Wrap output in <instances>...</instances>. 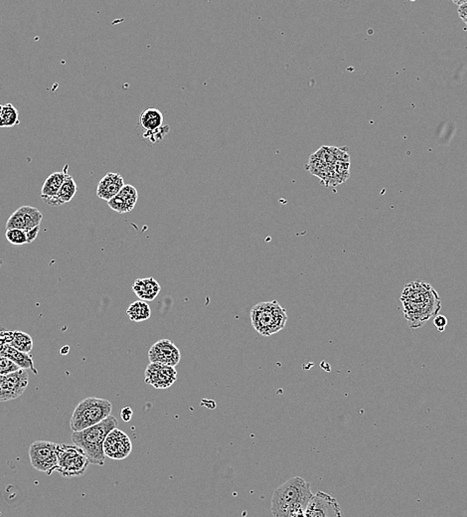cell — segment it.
I'll return each mask as SVG.
<instances>
[{
    "label": "cell",
    "mask_w": 467,
    "mask_h": 517,
    "mask_svg": "<svg viewBox=\"0 0 467 517\" xmlns=\"http://www.w3.org/2000/svg\"><path fill=\"white\" fill-rule=\"evenodd\" d=\"M20 369L12 361L7 359L6 357L0 356V376L2 375L9 374V373L16 372Z\"/></svg>",
    "instance_id": "484cf974"
},
{
    "label": "cell",
    "mask_w": 467,
    "mask_h": 517,
    "mask_svg": "<svg viewBox=\"0 0 467 517\" xmlns=\"http://www.w3.org/2000/svg\"><path fill=\"white\" fill-rule=\"evenodd\" d=\"M133 291L141 301L151 302L160 295L161 287L154 278H146L136 280L133 285Z\"/></svg>",
    "instance_id": "2e32d148"
},
{
    "label": "cell",
    "mask_w": 467,
    "mask_h": 517,
    "mask_svg": "<svg viewBox=\"0 0 467 517\" xmlns=\"http://www.w3.org/2000/svg\"><path fill=\"white\" fill-rule=\"evenodd\" d=\"M43 215L40 210L32 206H21L6 222V230L18 229L24 232L32 230L41 225Z\"/></svg>",
    "instance_id": "8fae6325"
},
{
    "label": "cell",
    "mask_w": 467,
    "mask_h": 517,
    "mask_svg": "<svg viewBox=\"0 0 467 517\" xmlns=\"http://www.w3.org/2000/svg\"><path fill=\"white\" fill-rule=\"evenodd\" d=\"M28 383L29 375L24 369L0 376V402L19 398L25 392Z\"/></svg>",
    "instance_id": "ba28073f"
},
{
    "label": "cell",
    "mask_w": 467,
    "mask_h": 517,
    "mask_svg": "<svg viewBox=\"0 0 467 517\" xmlns=\"http://www.w3.org/2000/svg\"><path fill=\"white\" fill-rule=\"evenodd\" d=\"M56 453L58 458L56 472L60 473L67 479L81 477L89 467V460L77 446L57 444Z\"/></svg>",
    "instance_id": "8992f818"
},
{
    "label": "cell",
    "mask_w": 467,
    "mask_h": 517,
    "mask_svg": "<svg viewBox=\"0 0 467 517\" xmlns=\"http://www.w3.org/2000/svg\"><path fill=\"white\" fill-rule=\"evenodd\" d=\"M0 356L12 361L20 369H31L33 370L35 374H37V372L34 368L32 356L27 355V353L21 352V351L16 350L9 345H4L0 350Z\"/></svg>",
    "instance_id": "ac0fdd59"
},
{
    "label": "cell",
    "mask_w": 467,
    "mask_h": 517,
    "mask_svg": "<svg viewBox=\"0 0 467 517\" xmlns=\"http://www.w3.org/2000/svg\"><path fill=\"white\" fill-rule=\"evenodd\" d=\"M68 170H69V167L66 165L63 172H54L46 178L40 191L41 198L45 203L57 195L59 190L64 184L65 178L68 174Z\"/></svg>",
    "instance_id": "e0dca14e"
},
{
    "label": "cell",
    "mask_w": 467,
    "mask_h": 517,
    "mask_svg": "<svg viewBox=\"0 0 467 517\" xmlns=\"http://www.w3.org/2000/svg\"><path fill=\"white\" fill-rule=\"evenodd\" d=\"M112 405L109 400L89 397L81 401L71 417V430L81 432L101 423L111 416Z\"/></svg>",
    "instance_id": "5b68a950"
},
{
    "label": "cell",
    "mask_w": 467,
    "mask_h": 517,
    "mask_svg": "<svg viewBox=\"0 0 467 517\" xmlns=\"http://www.w3.org/2000/svg\"><path fill=\"white\" fill-rule=\"evenodd\" d=\"M114 429H117V420L111 415L97 425L81 432H74L72 434V441L75 446L83 451L90 463L104 465L106 460L104 442L107 435Z\"/></svg>",
    "instance_id": "3957f363"
},
{
    "label": "cell",
    "mask_w": 467,
    "mask_h": 517,
    "mask_svg": "<svg viewBox=\"0 0 467 517\" xmlns=\"http://www.w3.org/2000/svg\"><path fill=\"white\" fill-rule=\"evenodd\" d=\"M133 450L131 439L124 432L114 429L107 435L104 442V453L112 460H124Z\"/></svg>",
    "instance_id": "30bf717a"
},
{
    "label": "cell",
    "mask_w": 467,
    "mask_h": 517,
    "mask_svg": "<svg viewBox=\"0 0 467 517\" xmlns=\"http://www.w3.org/2000/svg\"><path fill=\"white\" fill-rule=\"evenodd\" d=\"M312 497L309 482L300 477H292L273 492L271 513L273 517H292L298 511H305Z\"/></svg>",
    "instance_id": "7a4b0ae2"
},
{
    "label": "cell",
    "mask_w": 467,
    "mask_h": 517,
    "mask_svg": "<svg viewBox=\"0 0 467 517\" xmlns=\"http://www.w3.org/2000/svg\"><path fill=\"white\" fill-rule=\"evenodd\" d=\"M252 326L261 335L271 336L283 331L288 323L287 309L278 302H260L251 309Z\"/></svg>",
    "instance_id": "277c9868"
},
{
    "label": "cell",
    "mask_w": 467,
    "mask_h": 517,
    "mask_svg": "<svg viewBox=\"0 0 467 517\" xmlns=\"http://www.w3.org/2000/svg\"><path fill=\"white\" fill-rule=\"evenodd\" d=\"M163 124V114L160 109L148 108L144 109L139 117V126L146 131H155Z\"/></svg>",
    "instance_id": "ffe728a7"
},
{
    "label": "cell",
    "mask_w": 467,
    "mask_h": 517,
    "mask_svg": "<svg viewBox=\"0 0 467 517\" xmlns=\"http://www.w3.org/2000/svg\"><path fill=\"white\" fill-rule=\"evenodd\" d=\"M126 314L131 321L141 323V321H148L150 318L151 309L148 302L138 301L133 302L129 307Z\"/></svg>",
    "instance_id": "44dd1931"
},
{
    "label": "cell",
    "mask_w": 467,
    "mask_h": 517,
    "mask_svg": "<svg viewBox=\"0 0 467 517\" xmlns=\"http://www.w3.org/2000/svg\"><path fill=\"white\" fill-rule=\"evenodd\" d=\"M459 6V16L467 25V0L466 1H454Z\"/></svg>",
    "instance_id": "83f0119b"
},
{
    "label": "cell",
    "mask_w": 467,
    "mask_h": 517,
    "mask_svg": "<svg viewBox=\"0 0 467 517\" xmlns=\"http://www.w3.org/2000/svg\"><path fill=\"white\" fill-rule=\"evenodd\" d=\"M124 185L126 184L121 174L114 172L107 173L97 184V196L110 201L119 194Z\"/></svg>",
    "instance_id": "9a60e30c"
},
{
    "label": "cell",
    "mask_w": 467,
    "mask_h": 517,
    "mask_svg": "<svg viewBox=\"0 0 467 517\" xmlns=\"http://www.w3.org/2000/svg\"><path fill=\"white\" fill-rule=\"evenodd\" d=\"M57 444L48 441H36L29 447L31 465L38 472L50 475L57 470Z\"/></svg>",
    "instance_id": "52a82bcc"
},
{
    "label": "cell",
    "mask_w": 467,
    "mask_h": 517,
    "mask_svg": "<svg viewBox=\"0 0 467 517\" xmlns=\"http://www.w3.org/2000/svg\"><path fill=\"white\" fill-rule=\"evenodd\" d=\"M39 231H40V226L36 227V228L32 229V230L25 232L27 242H28V244L32 243L35 241V239L37 238Z\"/></svg>",
    "instance_id": "f1b7e54d"
},
{
    "label": "cell",
    "mask_w": 467,
    "mask_h": 517,
    "mask_svg": "<svg viewBox=\"0 0 467 517\" xmlns=\"http://www.w3.org/2000/svg\"><path fill=\"white\" fill-rule=\"evenodd\" d=\"M6 237L7 241L14 246H22L28 244L25 232L18 230V229H8V230H6Z\"/></svg>",
    "instance_id": "cb8c5ba5"
},
{
    "label": "cell",
    "mask_w": 467,
    "mask_h": 517,
    "mask_svg": "<svg viewBox=\"0 0 467 517\" xmlns=\"http://www.w3.org/2000/svg\"><path fill=\"white\" fill-rule=\"evenodd\" d=\"M434 326L437 331L442 333V331H444V329L447 328V319L444 316H439V314H437V316H435L434 319Z\"/></svg>",
    "instance_id": "4316f807"
},
{
    "label": "cell",
    "mask_w": 467,
    "mask_h": 517,
    "mask_svg": "<svg viewBox=\"0 0 467 517\" xmlns=\"http://www.w3.org/2000/svg\"><path fill=\"white\" fill-rule=\"evenodd\" d=\"M2 106L0 105V113H1Z\"/></svg>",
    "instance_id": "1f68e13d"
},
{
    "label": "cell",
    "mask_w": 467,
    "mask_h": 517,
    "mask_svg": "<svg viewBox=\"0 0 467 517\" xmlns=\"http://www.w3.org/2000/svg\"><path fill=\"white\" fill-rule=\"evenodd\" d=\"M168 131H170V126H162L161 128L155 129V131H146L143 133V138L153 143H160L161 140H163L165 135H167Z\"/></svg>",
    "instance_id": "d4e9b609"
},
{
    "label": "cell",
    "mask_w": 467,
    "mask_h": 517,
    "mask_svg": "<svg viewBox=\"0 0 467 517\" xmlns=\"http://www.w3.org/2000/svg\"><path fill=\"white\" fill-rule=\"evenodd\" d=\"M8 345L17 350L21 351V352L29 355L33 348V340L28 333L16 331V333H12L11 340L9 341Z\"/></svg>",
    "instance_id": "7402d4cb"
},
{
    "label": "cell",
    "mask_w": 467,
    "mask_h": 517,
    "mask_svg": "<svg viewBox=\"0 0 467 517\" xmlns=\"http://www.w3.org/2000/svg\"><path fill=\"white\" fill-rule=\"evenodd\" d=\"M292 517H307L305 516V511H298L297 513L293 514Z\"/></svg>",
    "instance_id": "4dcf8cb0"
},
{
    "label": "cell",
    "mask_w": 467,
    "mask_h": 517,
    "mask_svg": "<svg viewBox=\"0 0 467 517\" xmlns=\"http://www.w3.org/2000/svg\"><path fill=\"white\" fill-rule=\"evenodd\" d=\"M138 190L133 185L126 184L119 194L107 201L110 208L119 214L128 213L136 206L138 202Z\"/></svg>",
    "instance_id": "5bb4252c"
},
{
    "label": "cell",
    "mask_w": 467,
    "mask_h": 517,
    "mask_svg": "<svg viewBox=\"0 0 467 517\" xmlns=\"http://www.w3.org/2000/svg\"><path fill=\"white\" fill-rule=\"evenodd\" d=\"M176 380H177V372L175 367L160 363H149L146 367L144 382L155 389L170 388L175 384Z\"/></svg>",
    "instance_id": "7c38bea8"
},
{
    "label": "cell",
    "mask_w": 467,
    "mask_h": 517,
    "mask_svg": "<svg viewBox=\"0 0 467 517\" xmlns=\"http://www.w3.org/2000/svg\"><path fill=\"white\" fill-rule=\"evenodd\" d=\"M150 363H160L175 367L180 362V350L170 340H160L154 343L148 351Z\"/></svg>",
    "instance_id": "4fadbf2b"
},
{
    "label": "cell",
    "mask_w": 467,
    "mask_h": 517,
    "mask_svg": "<svg viewBox=\"0 0 467 517\" xmlns=\"http://www.w3.org/2000/svg\"><path fill=\"white\" fill-rule=\"evenodd\" d=\"M77 190L78 186L74 178L68 173L67 177L65 178L64 184H63L62 187L59 190L57 195L54 198L46 202V204H48L49 206L57 207L60 206V205L68 203V202H70L71 200L74 198L76 194H77Z\"/></svg>",
    "instance_id": "d6986e66"
},
{
    "label": "cell",
    "mask_w": 467,
    "mask_h": 517,
    "mask_svg": "<svg viewBox=\"0 0 467 517\" xmlns=\"http://www.w3.org/2000/svg\"><path fill=\"white\" fill-rule=\"evenodd\" d=\"M121 416L122 420L124 422L131 421V417H133V410L129 408V407H124V408L122 410Z\"/></svg>",
    "instance_id": "f546056e"
},
{
    "label": "cell",
    "mask_w": 467,
    "mask_h": 517,
    "mask_svg": "<svg viewBox=\"0 0 467 517\" xmlns=\"http://www.w3.org/2000/svg\"><path fill=\"white\" fill-rule=\"evenodd\" d=\"M403 314L410 328H419L425 321L437 316L442 299L427 283L415 280L406 285L401 296Z\"/></svg>",
    "instance_id": "6da1fadb"
},
{
    "label": "cell",
    "mask_w": 467,
    "mask_h": 517,
    "mask_svg": "<svg viewBox=\"0 0 467 517\" xmlns=\"http://www.w3.org/2000/svg\"><path fill=\"white\" fill-rule=\"evenodd\" d=\"M307 517H343L341 507L333 497L324 492L314 494L305 509Z\"/></svg>",
    "instance_id": "9c48e42d"
},
{
    "label": "cell",
    "mask_w": 467,
    "mask_h": 517,
    "mask_svg": "<svg viewBox=\"0 0 467 517\" xmlns=\"http://www.w3.org/2000/svg\"><path fill=\"white\" fill-rule=\"evenodd\" d=\"M19 113L12 104L2 106L0 113V128H12L19 124Z\"/></svg>",
    "instance_id": "603a6c76"
}]
</instances>
